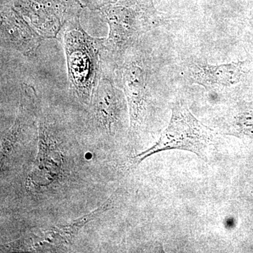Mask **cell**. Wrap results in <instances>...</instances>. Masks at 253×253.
<instances>
[{
    "instance_id": "277c9868",
    "label": "cell",
    "mask_w": 253,
    "mask_h": 253,
    "mask_svg": "<svg viewBox=\"0 0 253 253\" xmlns=\"http://www.w3.org/2000/svg\"><path fill=\"white\" fill-rule=\"evenodd\" d=\"M113 202L114 199L112 196L100 207L71 222L38 231L9 243L8 250L35 253H56L65 251L72 245L82 228L100 214L111 210Z\"/></svg>"
},
{
    "instance_id": "8992f818",
    "label": "cell",
    "mask_w": 253,
    "mask_h": 253,
    "mask_svg": "<svg viewBox=\"0 0 253 253\" xmlns=\"http://www.w3.org/2000/svg\"><path fill=\"white\" fill-rule=\"evenodd\" d=\"M121 78L129 107L131 133L136 132L144 119L147 99V82L144 69L131 62L123 66Z\"/></svg>"
},
{
    "instance_id": "3957f363",
    "label": "cell",
    "mask_w": 253,
    "mask_h": 253,
    "mask_svg": "<svg viewBox=\"0 0 253 253\" xmlns=\"http://www.w3.org/2000/svg\"><path fill=\"white\" fill-rule=\"evenodd\" d=\"M109 26L104 38L102 55L116 62L133 41L149 26L147 15L131 5H106L100 9Z\"/></svg>"
},
{
    "instance_id": "7a4b0ae2",
    "label": "cell",
    "mask_w": 253,
    "mask_h": 253,
    "mask_svg": "<svg viewBox=\"0 0 253 253\" xmlns=\"http://www.w3.org/2000/svg\"><path fill=\"white\" fill-rule=\"evenodd\" d=\"M216 141V134L205 126L188 109L185 105L176 103L168 127L152 147L134 156L136 165L157 153L171 149L185 150L207 160Z\"/></svg>"
},
{
    "instance_id": "9c48e42d",
    "label": "cell",
    "mask_w": 253,
    "mask_h": 253,
    "mask_svg": "<svg viewBox=\"0 0 253 253\" xmlns=\"http://www.w3.org/2000/svg\"><path fill=\"white\" fill-rule=\"evenodd\" d=\"M190 71L195 83L206 88L228 86L239 83L241 76V64L232 63L220 66L193 65Z\"/></svg>"
},
{
    "instance_id": "6da1fadb",
    "label": "cell",
    "mask_w": 253,
    "mask_h": 253,
    "mask_svg": "<svg viewBox=\"0 0 253 253\" xmlns=\"http://www.w3.org/2000/svg\"><path fill=\"white\" fill-rule=\"evenodd\" d=\"M63 39L70 83L78 99L89 106L101 76L99 61L104 39L87 34L78 17L66 25Z\"/></svg>"
},
{
    "instance_id": "ba28073f",
    "label": "cell",
    "mask_w": 253,
    "mask_h": 253,
    "mask_svg": "<svg viewBox=\"0 0 253 253\" xmlns=\"http://www.w3.org/2000/svg\"><path fill=\"white\" fill-rule=\"evenodd\" d=\"M102 74L101 71L93 98V108L98 124L111 134L119 119V96L112 81Z\"/></svg>"
},
{
    "instance_id": "30bf717a",
    "label": "cell",
    "mask_w": 253,
    "mask_h": 253,
    "mask_svg": "<svg viewBox=\"0 0 253 253\" xmlns=\"http://www.w3.org/2000/svg\"><path fill=\"white\" fill-rule=\"evenodd\" d=\"M119 0H91V6L93 8H99L111 4H115Z\"/></svg>"
},
{
    "instance_id": "52a82bcc",
    "label": "cell",
    "mask_w": 253,
    "mask_h": 253,
    "mask_svg": "<svg viewBox=\"0 0 253 253\" xmlns=\"http://www.w3.org/2000/svg\"><path fill=\"white\" fill-rule=\"evenodd\" d=\"M38 101L36 91L33 86L23 84L21 89V102L13 126L2 136L1 139V164L16 146L28 127L34 125L37 117Z\"/></svg>"
},
{
    "instance_id": "5b68a950",
    "label": "cell",
    "mask_w": 253,
    "mask_h": 253,
    "mask_svg": "<svg viewBox=\"0 0 253 253\" xmlns=\"http://www.w3.org/2000/svg\"><path fill=\"white\" fill-rule=\"evenodd\" d=\"M1 41L28 57L36 56L44 38L12 8L1 11Z\"/></svg>"
}]
</instances>
